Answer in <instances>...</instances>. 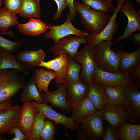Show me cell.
<instances>
[{"instance_id":"obj_1","label":"cell","mask_w":140,"mask_h":140,"mask_svg":"<svg viewBox=\"0 0 140 140\" xmlns=\"http://www.w3.org/2000/svg\"><path fill=\"white\" fill-rule=\"evenodd\" d=\"M19 70H0V104L11 100L22 89L27 80Z\"/></svg>"},{"instance_id":"obj_2","label":"cell","mask_w":140,"mask_h":140,"mask_svg":"<svg viewBox=\"0 0 140 140\" xmlns=\"http://www.w3.org/2000/svg\"><path fill=\"white\" fill-rule=\"evenodd\" d=\"M74 2L85 28L90 33H100L111 17L108 13L95 10L76 1H74Z\"/></svg>"},{"instance_id":"obj_3","label":"cell","mask_w":140,"mask_h":140,"mask_svg":"<svg viewBox=\"0 0 140 140\" xmlns=\"http://www.w3.org/2000/svg\"><path fill=\"white\" fill-rule=\"evenodd\" d=\"M112 41L101 42L94 47V58L97 66L107 72H121L119 69L120 56L111 48Z\"/></svg>"},{"instance_id":"obj_4","label":"cell","mask_w":140,"mask_h":140,"mask_svg":"<svg viewBox=\"0 0 140 140\" xmlns=\"http://www.w3.org/2000/svg\"><path fill=\"white\" fill-rule=\"evenodd\" d=\"M132 124L140 123V84L134 81L125 87L124 101L121 106Z\"/></svg>"},{"instance_id":"obj_5","label":"cell","mask_w":140,"mask_h":140,"mask_svg":"<svg viewBox=\"0 0 140 140\" xmlns=\"http://www.w3.org/2000/svg\"><path fill=\"white\" fill-rule=\"evenodd\" d=\"M94 48L88 44L85 45L75 54L73 58L78 63L81 64L82 71L79 79L89 86L92 83V74L97 66L94 58Z\"/></svg>"},{"instance_id":"obj_6","label":"cell","mask_w":140,"mask_h":140,"mask_svg":"<svg viewBox=\"0 0 140 140\" xmlns=\"http://www.w3.org/2000/svg\"><path fill=\"white\" fill-rule=\"evenodd\" d=\"M104 121L101 110H97L82 121L81 130L87 140L103 139L106 131Z\"/></svg>"},{"instance_id":"obj_7","label":"cell","mask_w":140,"mask_h":140,"mask_svg":"<svg viewBox=\"0 0 140 140\" xmlns=\"http://www.w3.org/2000/svg\"><path fill=\"white\" fill-rule=\"evenodd\" d=\"M133 80L129 75L120 72L114 73L104 71L97 66L91 78L92 83H100L103 86L125 87Z\"/></svg>"},{"instance_id":"obj_8","label":"cell","mask_w":140,"mask_h":140,"mask_svg":"<svg viewBox=\"0 0 140 140\" xmlns=\"http://www.w3.org/2000/svg\"><path fill=\"white\" fill-rule=\"evenodd\" d=\"M71 20L69 14L68 13L66 20L62 24L57 26L48 24L47 26L50 31L45 33V38L51 39L55 44L61 38L68 35H75L84 38L89 34L75 27L73 25Z\"/></svg>"},{"instance_id":"obj_9","label":"cell","mask_w":140,"mask_h":140,"mask_svg":"<svg viewBox=\"0 0 140 140\" xmlns=\"http://www.w3.org/2000/svg\"><path fill=\"white\" fill-rule=\"evenodd\" d=\"M125 0H117V4L108 22L103 30L100 33H90L86 37L88 44L94 47L100 42L103 41H112L113 35L117 31L118 26L116 18L122 4Z\"/></svg>"},{"instance_id":"obj_10","label":"cell","mask_w":140,"mask_h":140,"mask_svg":"<svg viewBox=\"0 0 140 140\" xmlns=\"http://www.w3.org/2000/svg\"><path fill=\"white\" fill-rule=\"evenodd\" d=\"M82 43L88 44L86 37H81L75 35H70L61 38L58 41L51 47V50L55 58L63 52L73 58L78 52V49Z\"/></svg>"},{"instance_id":"obj_11","label":"cell","mask_w":140,"mask_h":140,"mask_svg":"<svg viewBox=\"0 0 140 140\" xmlns=\"http://www.w3.org/2000/svg\"><path fill=\"white\" fill-rule=\"evenodd\" d=\"M70 58L68 54L61 52L58 57L47 62L42 61L37 66L54 71L57 74L53 79L56 83L58 84H65L67 81V74L69 67Z\"/></svg>"},{"instance_id":"obj_12","label":"cell","mask_w":140,"mask_h":140,"mask_svg":"<svg viewBox=\"0 0 140 140\" xmlns=\"http://www.w3.org/2000/svg\"><path fill=\"white\" fill-rule=\"evenodd\" d=\"M38 112L41 113L46 118L53 121L55 125L61 124L66 129L71 130H77L79 125L72 120L71 117H68L55 111L46 102L43 103L32 101Z\"/></svg>"},{"instance_id":"obj_13","label":"cell","mask_w":140,"mask_h":140,"mask_svg":"<svg viewBox=\"0 0 140 140\" xmlns=\"http://www.w3.org/2000/svg\"><path fill=\"white\" fill-rule=\"evenodd\" d=\"M119 11L125 15L128 22L123 35L117 38L113 43L114 46L121 40H126L134 32L140 30V18L135 10L132 2L125 0L121 5Z\"/></svg>"},{"instance_id":"obj_14","label":"cell","mask_w":140,"mask_h":140,"mask_svg":"<svg viewBox=\"0 0 140 140\" xmlns=\"http://www.w3.org/2000/svg\"><path fill=\"white\" fill-rule=\"evenodd\" d=\"M67 106L71 110L78 105L86 96L89 86L79 79L73 81H67L65 83Z\"/></svg>"},{"instance_id":"obj_15","label":"cell","mask_w":140,"mask_h":140,"mask_svg":"<svg viewBox=\"0 0 140 140\" xmlns=\"http://www.w3.org/2000/svg\"><path fill=\"white\" fill-rule=\"evenodd\" d=\"M38 112L32 101L25 103L21 106L17 126L27 137V140L32 134L35 115Z\"/></svg>"},{"instance_id":"obj_16","label":"cell","mask_w":140,"mask_h":140,"mask_svg":"<svg viewBox=\"0 0 140 140\" xmlns=\"http://www.w3.org/2000/svg\"><path fill=\"white\" fill-rule=\"evenodd\" d=\"M21 108L16 105L0 110V136L9 133L17 126Z\"/></svg>"},{"instance_id":"obj_17","label":"cell","mask_w":140,"mask_h":140,"mask_svg":"<svg viewBox=\"0 0 140 140\" xmlns=\"http://www.w3.org/2000/svg\"><path fill=\"white\" fill-rule=\"evenodd\" d=\"M58 85L55 90L41 93V97L44 102L50 104L55 108L61 109L66 113H68L71 110L67 105L66 84Z\"/></svg>"},{"instance_id":"obj_18","label":"cell","mask_w":140,"mask_h":140,"mask_svg":"<svg viewBox=\"0 0 140 140\" xmlns=\"http://www.w3.org/2000/svg\"><path fill=\"white\" fill-rule=\"evenodd\" d=\"M102 111L105 120L113 127L122 125L128 120L127 114L121 106L107 104Z\"/></svg>"},{"instance_id":"obj_19","label":"cell","mask_w":140,"mask_h":140,"mask_svg":"<svg viewBox=\"0 0 140 140\" xmlns=\"http://www.w3.org/2000/svg\"><path fill=\"white\" fill-rule=\"evenodd\" d=\"M123 45L117 52L120 56L119 69L121 72L129 74L133 68L140 63V48L128 52L122 50Z\"/></svg>"},{"instance_id":"obj_20","label":"cell","mask_w":140,"mask_h":140,"mask_svg":"<svg viewBox=\"0 0 140 140\" xmlns=\"http://www.w3.org/2000/svg\"><path fill=\"white\" fill-rule=\"evenodd\" d=\"M46 55L42 49L33 51L22 50L15 55L17 59L29 70L44 61Z\"/></svg>"},{"instance_id":"obj_21","label":"cell","mask_w":140,"mask_h":140,"mask_svg":"<svg viewBox=\"0 0 140 140\" xmlns=\"http://www.w3.org/2000/svg\"><path fill=\"white\" fill-rule=\"evenodd\" d=\"M72 109L71 118L73 121L78 125L86 118L97 111L92 102L86 96Z\"/></svg>"},{"instance_id":"obj_22","label":"cell","mask_w":140,"mask_h":140,"mask_svg":"<svg viewBox=\"0 0 140 140\" xmlns=\"http://www.w3.org/2000/svg\"><path fill=\"white\" fill-rule=\"evenodd\" d=\"M0 51L1 55L0 70L15 69L20 71L26 76L30 75L29 70L17 59L14 54L10 53L1 48H0Z\"/></svg>"},{"instance_id":"obj_23","label":"cell","mask_w":140,"mask_h":140,"mask_svg":"<svg viewBox=\"0 0 140 140\" xmlns=\"http://www.w3.org/2000/svg\"><path fill=\"white\" fill-rule=\"evenodd\" d=\"M86 96L92 101L97 110H102L107 104L105 91L101 84L93 83L90 85Z\"/></svg>"},{"instance_id":"obj_24","label":"cell","mask_w":140,"mask_h":140,"mask_svg":"<svg viewBox=\"0 0 140 140\" xmlns=\"http://www.w3.org/2000/svg\"><path fill=\"white\" fill-rule=\"evenodd\" d=\"M22 89L20 100L22 103L28 102L31 100L39 103L44 102L37 88L34 77L26 81Z\"/></svg>"},{"instance_id":"obj_25","label":"cell","mask_w":140,"mask_h":140,"mask_svg":"<svg viewBox=\"0 0 140 140\" xmlns=\"http://www.w3.org/2000/svg\"><path fill=\"white\" fill-rule=\"evenodd\" d=\"M19 31L28 36H37L44 33L48 29L46 24L38 19L30 18L29 22L25 23L18 25Z\"/></svg>"},{"instance_id":"obj_26","label":"cell","mask_w":140,"mask_h":140,"mask_svg":"<svg viewBox=\"0 0 140 140\" xmlns=\"http://www.w3.org/2000/svg\"><path fill=\"white\" fill-rule=\"evenodd\" d=\"M56 75V73L51 69H35L34 79L40 93L42 91L47 93L49 92V85Z\"/></svg>"},{"instance_id":"obj_27","label":"cell","mask_w":140,"mask_h":140,"mask_svg":"<svg viewBox=\"0 0 140 140\" xmlns=\"http://www.w3.org/2000/svg\"><path fill=\"white\" fill-rule=\"evenodd\" d=\"M116 127L119 140H139L140 125L126 122Z\"/></svg>"},{"instance_id":"obj_28","label":"cell","mask_w":140,"mask_h":140,"mask_svg":"<svg viewBox=\"0 0 140 140\" xmlns=\"http://www.w3.org/2000/svg\"><path fill=\"white\" fill-rule=\"evenodd\" d=\"M107 99V104L122 106L124 101L125 87L103 86Z\"/></svg>"},{"instance_id":"obj_29","label":"cell","mask_w":140,"mask_h":140,"mask_svg":"<svg viewBox=\"0 0 140 140\" xmlns=\"http://www.w3.org/2000/svg\"><path fill=\"white\" fill-rule=\"evenodd\" d=\"M40 0H22V6L18 13L24 18L41 17Z\"/></svg>"},{"instance_id":"obj_30","label":"cell","mask_w":140,"mask_h":140,"mask_svg":"<svg viewBox=\"0 0 140 140\" xmlns=\"http://www.w3.org/2000/svg\"><path fill=\"white\" fill-rule=\"evenodd\" d=\"M14 34L12 31H10L6 33H0V48H3L10 53L14 54L19 50L24 44L25 40L12 41L4 38L1 35L8 34L10 37H12Z\"/></svg>"},{"instance_id":"obj_31","label":"cell","mask_w":140,"mask_h":140,"mask_svg":"<svg viewBox=\"0 0 140 140\" xmlns=\"http://www.w3.org/2000/svg\"><path fill=\"white\" fill-rule=\"evenodd\" d=\"M82 4L95 10L106 13L114 11L116 8L113 2H108L106 0H82Z\"/></svg>"},{"instance_id":"obj_32","label":"cell","mask_w":140,"mask_h":140,"mask_svg":"<svg viewBox=\"0 0 140 140\" xmlns=\"http://www.w3.org/2000/svg\"><path fill=\"white\" fill-rule=\"evenodd\" d=\"M17 17L5 10L0 9V31L2 33H6L8 29L20 23L17 20Z\"/></svg>"},{"instance_id":"obj_33","label":"cell","mask_w":140,"mask_h":140,"mask_svg":"<svg viewBox=\"0 0 140 140\" xmlns=\"http://www.w3.org/2000/svg\"><path fill=\"white\" fill-rule=\"evenodd\" d=\"M46 118L41 113L38 112L35 115L32 134L28 140H40V134Z\"/></svg>"},{"instance_id":"obj_34","label":"cell","mask_w":140,"mask_h":140,"mask_svg":"<svg viewBox=\"0 0 140 140\" xmlns=\"http://www.w3.org/2000/svg\"><path fill=\"white\" fill-rule=\"evenodd\" d=\"M69 67L67 74V81H73L79 79L81 67L73 58L69 59Z\"/></svg>"},{"instance_id":"obj_35","label":"cell","mask_w":140,"mask_h":140,"mask_svg":"<svg viewBox=\"0 0 140 140\" xmlns=\"http://www.w3.org/2000/svg\"><path fill=\"white\" fill-rule=\"evenodd\" d=\"M55 130V126L51 121L45 120L40 134L41 139L53 140Z\"/></svg>"},{"instance_id":"obj_36","label":"cell","mask_w":140,"mask_h":140,"mask_svg":"<svg viewBox=\"0 0 140 140\" xmlns=\"http://www.w3.org/2000/svg\"><path fill=\"white\" fill-rule=\"evenodd\" d=\"M22 2V0H4L3 8L11 14L16 15L18 13Z\"/></svg>"},{"instance_id":"obj_37","label":"cell","mask_w":140,"mask_h":140,"mask_svg":"<svg viewBox=\"0 0 140 140\" xmlns=\"http://www.w3.org/2000/svg\"><path fill=\"white\" fill-rule=\"evenodd\" d=\"M106 131L103 140H119L116 127L112 126L107 123Z\"/></svg>"},{"instance_id":"obj_38","label":"cell","mask_w":140,"mask_h":140,"mask_svg":"<svg viewBox=\"0 0 140 140\" xmlns=\"http://www.w3.org/2000/svg\"><path fill=\"white\" fill-rule=\"evenodd\" d=\"M56 2L57 6V10L54 14L53 18V20H57L60 18L63 13L62 11L67 7V4L66 0H53Z\"/></svg>"},{"instance_id":"obj_39","label":"cell","mask_w":140,"mask_h":140,"mask_svg":"<svg viewBox=\"0 0 140 140\" xmlns=\"http://www.w3.org/2000/svg\"><path fill=\"white\" fill-rule=\"evenodd\" d=\"M67 6L69 10V15L72 20H74L75 17L76 16V13L77 10L74 4V0H66Z\"/></svg>"},{"instance_id":"obj_40","label":"cell","mask_w":140,"mask_h":140,"mask_svg":"<svg viewBox=\"0 0 140 140\" xmlns=\"http://www.w3.org/2000/svg\"><path fill=\"white\" fill-rule=\"evenodd\" d=\"M131 79L133 81L140 80V63L136 65L131 71L129 74Z\"/></svg>"},{"instance_id":"obj_41","label":"cell","mask_w":140,"mask_h":140,"mask_svg":"<svg viewBox=\"0 0 140 140\" xmlns=\"http://www.w3.org/2000/svg\"><path fill=\"white\" fill-rule=\"evenodd\" d=\"M14 134L18 140H27V137L24 134L21 130L17 126L14 127L9 133Z\"/></svg>"},{"instance_id":"obj_42","label":"cell","mask_w":140,"mask_h":140,"mask_svg":"<svg viewBox=\"0 0 140 140\" xmlns=\"http://www.w3.org/2000/svg\"><path fill=\"white\" fill-rule=\"evenodd\" d=\"M129 40L138 45L140 46V33H134L131 34L129 37Z\"/></svg>"},{"instance_id":"obj_43","label":"cell","mask_w":140,"mask_h":140,"mask_svg":"<svg viewBox=\"0 0 140 140\" xmlns=\"http://www.w3.org/2000/svg\"><path fill=\"white\" fill-rule=\"evenodd\" d=\"M12 101L10 100L0 104V110L6 108L11 106Z\"/></svg>"},{"instance_id":"obj_44","label":"cell","mask_w":140,"mask_h":140,"mask_svg":"<svg viewBox=\"0 0 140 140\" xmlns=\"http://www.w3.org/2000/svg\"><path fill=\"white\" fill-rule=\"evenodd\" d=\"M76 138L77 140H87L83 133L82 130H78V134Z\"/></svg>"},{"instance_id":"obj_45","label":"cell","mask_w":140,"mask_h":140,"mask_svg":"<svg viewBox=\"0 0 140 140\" xmlns=\"http://www.w3.org/2000/svg\"><path fill=\"white\" fill-rule=\"evenodd\" d=\"M136 12L137 13V15H139V16L140 15V9H138V10L136 11Z\"/></svg>"},{"instance_id":"obj_46","label":"cell","mask_w":140,"mask_h":140,"mask_svg":"<svg viewBox=\"0 0 140 140\" xmlns=\"http://www.w3.org/2000/svg\"><path fill=\"white\" fill-rule=\"evenodd\" d=\"M5 139L2 135L0 136V140H3Z\"/></svg>"},{"instance_id":"obj_47","label":"cell","mask_w":140,"mask_h":140,"mask_svg":"<svg viewBox=\"0 0 140 140\" xmlns=\"http://www.w3.org/2000/svg\"><path fill=\"white\" fill-rule=\"evenodd\" d=\"M2 0H0V8L2 6Z\"/></svg>"},{"instance_id":"obj_48","label":"cell","mask_w":140,"mask_h":140,"mask_svg":"<svg viewBox=\"0 0 140 140\" xmlns=\"http://www.w3.org/2000/svg\"><path fill=\"white\" fill-rule=\"evenodd\" d=\"M106 1L108 2H112L113 0H106Z\"/></svg>"},{"instance_id":"obj_49","label":"cell","mask_w":140,"mask_h":140,"mask_svg":"<svg viewBox=\"0 0 140 140\" xmlns=\"http://www.w3.org/2000/svg\"><path fill=\"white\" fill-rule=\"evenodd\" d=\"M138 2L140 3V0H135Z\"/></svg>"},{"instance_id":"obj_50","label":"cell","mask_w":140,"mask_h":140,"mask_svg":"<svg viewBox=\"0 0 140 140\" xmlns=\"http://www.w3.org/2000/svg\"><path fill=\"white\" fill-rule=\"evenodd\" d=\"M1 52L0 51V61L1 59Z\"/></svg>"}]
</instances>
